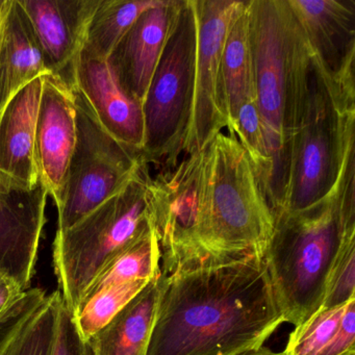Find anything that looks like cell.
<instances>
[{"mask_svg":"<svg viewBox=\"0 0 355 355\" xmlns=\"http://www.w3.org/2000/svg\"><path fill=\"white\" fill-rule=\"evenodd\" d=\"M62 298L60 291L46 297L38 313L6 355H51Z\"/></svg>","mask_w":355,"mask_h":355,"instance_id":"d4e9b609","label":"cell"},{"mask_svg":"<svg viewBox=\"0 0 355 355\" xmlns=\"http://www.w3.org/2000/svg\"><path fill=\"white\" fill-rule=\"evenodd\" d=\"M200 230L203 263L255 255L263 259L274 216L246 151L234 135L209 143Z\"/></svg>","mask_w":355,"mask_h":355,"instance_id":"277c9868","label":"cell"},{"mask_svg":"<svg viewBox=\"0 0 355 355\" xmlns=\"http://www.w3.org/2000/svg\"><path fill=\"white\" fill-rule=\"evenodd\" d=\"M145 162L118 194L53 241V267L62 297L72 313L107 266L153 227V191Z\"/></svg>","mask_w":355,"mask_h":355,"instance_id":"5b68a950","label":"cell"},{"mask_svg":"<svg viewBox=\"0 0 355 355\" xmlns=\"http://www.w3.org/2000/svg\"><path fill=\"white\" fill-rule=\"evenodd\" d=\"M24 291L26 290H22L15 282L0 275V313L15 302Z\"/></svg>","mask_w":355,"mask_h":355,"instance_id":"f546056e","label":"cell"},{"mask_svg":"<svg viewBox=\"0 0 355 355\" xmlns=\"http://www.w3.org/2000/svg\"><path fill=\"white\" fill-rule=\"evenodd\" d=\"M241 355H286L284 354V351L282 352H273V351L270 350L269 348H266V347H261L259 350L251 351V352L244 353V354Z\"/></svg>","mask_w":355,"mask_h":355,"instance_id":"4dcf8cb0","label":"cell"},{"mask_svg":"<svg viewBox=\"0 0 355 355\" xmlns=\"http://www.w3.org/2000/svg\"><path fill=\"white\" fill-rule=\"evenodd\" d=\"M159 0H99L80 55L109 60L135 22Z\"/></svg>","mask_w":355,"mask_h":355,"instance_id":"7402d4cb","label":"cell"},{"mask_svg":"<svg viewBox=\"0 0 355 355\" xmlns=\"http://www.w3.org/2000/svg\"><path fill=\"white\" fill-rule=\"evenodd\" d=\"M336 101L355 109V0H288Z\"/></svg>","mask_w":355,"mask_h":355,"instance_id":"8fae6325","label":"cell"},{"mask_svg":"<svg viewBox=\"0 0 355 355\" xmlns=\"http://www.w3.org/2000/svg\"><path fill=\"white\" fill-rule=\"evenodd\" d=\"M355 298L346 304L320 309L295 327L286 355H348L355 352Z\"/></svg>","mask_w":355,"mask_h":355,"instance_id":"44dd1931","label":"cell"},{"mask_svg":"<svg viewBox=\"0 0 355 355\" xmlns=\"http://www.w3.org/2000/svg\"><path fill=\"white\" fill-rule=\"evenodd\" d=\"M51 355H94L88 340L80 336L73 313L62 298Z\"/></svg>","mask_w":355,"mask_h":355,"instance_id":"f1b7e54d","label":"cell"},{"mask_svg":"<svg viewBox=\"0 0 355 355\" xmlns=\"http://www.w3.org/2000/svg\"><path fill=\"white\" fill-rule=\"evenodd\" d=\"M78 121L74 94L59 76H44L36 130V157L40 180L55 207L76 148Z\"/></svg>","mask_w":355,"mask_h":355,"instance_id":"5bb4252c","label":"cell"},{"mask_svg":"<svg viewBox=\"0 0 355 355\" xmlns=\"http://www.w3.org/2000/svg\"><path fill=\"white\" fill-rule=\"evenodd\" d=\"M178 5V0H159L155 7L144 12L107 60L123 90L141 105L161 58Z\"/></svg>","mask_w":355,"mask_h":355,"instance_id":"e0dca14e","label":"cell"},{"mask_svg":"<svg viewBox=\"0 0 355 355\" xmlns=\"http://www.w3.org/2000/svg\"><path fill=\"white\" fill-rule=\"evenodd\" d=\"M162 273V272H161ZM159 274L88 340L94 355H146L159 296Z\"/></svg>","mask_w":355,"mask_h":355,"instance_id":"ffe728a7","label":"cell"},{"mask_svg":"<svg viewBox=\"0 0 355 355\" xmlns=\"http://www.w3.org/2000/svg\"><path fill=\"white\" fill-rule=\"evenodd\" d=\"M0 13H1V12H0Z\"/></svg>","mask_w":355,"mask_h":355,"instance_id":"836d02e7","label":"cell"},{"mask_svg":"<svg viewBox=\"0 0 355 355\" xmlns=\"http://www.w3.org/2000/svg\"><path fill=\"white\" fill-rule=\"evenodd\" d=\"M234 134L238 135L239 142L246 151L263 189L269 174L270 161L257 97L247 99L241 105L232 135Z\"/></svg>","mask_w":355,"mask_h":355,"instance_id":"484cf974","label":"cell"},{"mask_svg":"<svg viewBox=\"0 0 355 355\" xmlns=\"http://www.w3.org/2000/svg\"><path fill=\"white\" fill-rule=\"evenodd\" d=\"M51 73L17 0H5L0 13V117L31 82Z\"/></svg>","mask_w":355,"mask_h":355,"instance_id":"ac0fdd59","label":"cell"},{"mask_svg":"<svg viewBox=\"0 0 355 355\" xmlns=\"http://www.w3.org/2000/svg\"><path fill=\"white\" fill-rule=\"evenodd\" d=\"M221 95L227 128L232 134L241 105L247 99L257 97L249 0L236 3L228 26L221 60Z\"/></svg>","mask_w":355,"mask_h":355,"instance_id":"d6986e66","label":"cell"},{"mask_svg":"<svg viewBox=\"0 0 355 355\" xmlns=\"http://www.w3.org/2000/svg\"><path fill=\"white\" fill-rule=\"evenodd\" d=\"M353 298H355V234L343 243L328 276L320 309L340 306Z\"/></svg>","mask_w":355,"mask_h":355,"instance_id":"4316f807","label":"cell"},{"mask_svg":"<svg viewBox=\"0 0 355 355\" xmlns=\"http://www.w3.org/2000/svg\"><path fill=\"white\" fill-rule=\"evenodd\" d=\"M284 323L267 266L255 255L159 276L146 355H241Z\"/></svg>","mask_w":355,"mask_h":355,"instance_id":"6da1fadb","label":"cell"},{"mask_svg":"<svg viewBox=\"0 0 355 355\" xmlns=\"http://www.w3.org/2000/svg\"><path fill=\"white\" fill-rule=\"evenodd\" d=\"M69 87L86 99L99 123L113 138L142 153L145 138L142 105L123 90L107 60L80 55Z\"/></svg>","mask_w":355,"mask_h":355,"instance_id":"9a60e30c","label":"cell"},{"mask_svg":"<svg viewBox=\"0 0 355 355\" xmlns=\"http://www.w3.org/2000/svg\"><path fill=\"white\" fill-rule=\"evenodd\" d=\"M3 3H5V0H0V12L3 10Z\"/></svg>","mask_w":355,"mask_h":355,"instance_id":"1f68e13d","label":"cell"},{"mask_svg":"<svg viewBox=\"0 0 355 355\" xmlns=\"http://www.w3.org/2000/svg\"><path fill=\"white\" fill-rule=\"evenodd\" d=\"M46 295L41 288H28L0 313V355L7 354L12 345L35 317Z\"/></svg>","mask_w":355,"mask_h":355,"instance_id":"83f0119b","label":"cell"},{"mask_svg":"<svg viewBox=\"0 0 355 355\" xmlns=\"http://www.w3.org/2000/svg\"><path fill=\"white\" fill-rule=\"evenodd\" d=\"M44 76L24 87L0 117V184L32 190L40 180L36 130Z\"/></svg>","mask_w":355,"mask_h":355,"instance_id":"2e32d148","label":"cell"},{"mask_svg":"<svg viewBox=\"0 0 355 355\" xmlns=\"http://www.w3.org/2000/svg\"><path fill=\"white\" fill-rule=\"evenodd\" d=\"M71 90L76 99L78 138L57 205L58 230L71 227L118 194L145 163L141 151L113 138L82 94Z\"/></svg>","mask_w":355,"mask_h":355,"instance_id":"ba28073f","label":"cell"},{"mask_svg":"<svg viewBox=\"0 0 355 355\" xmlns=\"http://www.w3.org/2000/svg\"><path fill=\"white\" fill-rule=\"evenodd\" d=\"M159 274L161 250L155 228L151 227L107 266L91 284L83 300L103 288L136 280L150 282Z\"/></svg>","mask_w":355,"mask_h":355,"instance_id":"603a6c76","label":"cell"},{"mask_svg":"<svg viewBox=\"0 0 355 355\" xmlns=\"http://www.w3.org/2000/svg\"><path fill=\"white\" fill-rule=\"evenodd\" d=\"M236 0H194L197 18L194 101L184 153L200 151L227 128L221 95V60Z\"/></svg>","mask_w":355,"mask_h":355,"instance_id":"30bf717a","label":"cell"},{"mask_svg":"<svg viewBox=\"0 0 355 355\" xmlns=\"http://www.w3.org/2000/svg\"><path fill=\"white\" fill-rule=\"evenodd\" d=\"M196 49L194 0H180L143 101L142 155L147 164L172 166L184 153L194 101Z\"/></svg>","mask_w":355,"mask_h":355,"instance_id":"52a82bcc","label":"cell"},{"mask_svg":"<svg viewBox=\"0 0 355 355\" xmlns=\"http://www.w3.org/2000/svg\"><path fill=\"white\" fill-rule=\"evenodd\" d=\"M354 167L353 157L321 202L274 217L263 261L284 322L294 327L319 311L343 243L355 234Z\"/></svg>","mask_w":355,"mask_h":355,"instance_id":"3957f363","label":"cell"},{"mask_svg":"<svg viewBox=\"0 0 355 355\" xmlns=\"http://www.w3.org/2000/svg\"><path fill=\"white\" fill-rule=\"evenodd\" d=\"M149 282L136 280L103 288L84 299L73 313L74 322L80 336L89 340L105 327Z\"/></svg>","mask_w":355,"mask_h":355,"instance_id":"cb8c5ba5","label":"cell"},{"mask_svg":"<svg viewBox=\"0 0 355 355\" xmlns=\"http://www.w3.org/2000/svg\"><path fill=\"white\" fill-rule=\"evenodd\" d=\"M354 128L355 110L338 105L311 57L282 214L304 211L331 194L354 155Z\"/></svg>","mask_w":355,"mask_h":355,"instance_id":"8992f818","label":"cell"},{"mask_svg":"<svg viewBox=\"0 0 355 355\" xmlns=\"http://www.w3.org/2000/svg\"><path fill=\"white\" fill-rule=\"evenodd\" d=\"M47 193L0 184V275L28 290L35 274L45 222Z\"/></svg>","mask_w":355,"mask_h":355,"instance_id":"4fadbf2b","label":"cell"},{"mask_svg":"<svg viewBox=\"0 0 355 355\" xmlns=\"http://www.w3.org/2000/svg\"><path fill=\"white\" fill-rule=\"evenodd\" d=\"M46 67L68 86L99 0H17Z\"/></svg>","mask_w":355,"mask_h":355,"instance_id":"7c38bea8","label":"cell"},{"mask_svg":"<svg viewBox=\"0 0 355 355\" xmlns=\"http://www.w3.org/2000/svg\"><path fill=\"white\" fill-rule=\"evenodd\" d=\"M348 355H355V352L354 353H351V354H348Z\"/></svg>","mask_w":355,"mask_h":355,"instance_id":"d6a6232c","label":"cell"},{"mask_svg":"<svg viewBox=\"0 0 355 355\" xmlns=\"http://www.w3.org/2000/svg\"><path fill=\"white\" fill-rule=\"evenodd\" d=\"M255 96L269 153L263 192L274 216L284 211L311 55L288 0H249Z\"/></svg>","mask_w":355,"mask_h":355,"instance_id":"7a4b0ae2","label":"cell"},{"mask_svg":"<svg viewBox=\"0 0 355 355\" xmlns=\"http://www.w3.org/2000/svg\"><path fill=\"white\" fill-rule=\"evenodd\" d=\"M209 145L164 166L151 180L153 228L161 250V272L202 265L200 230L207 184Z\"/></svg>","mask_w":355,"mask_h":355,"instance_id":"9c48e42d","label":"cell"}]
</instances>
